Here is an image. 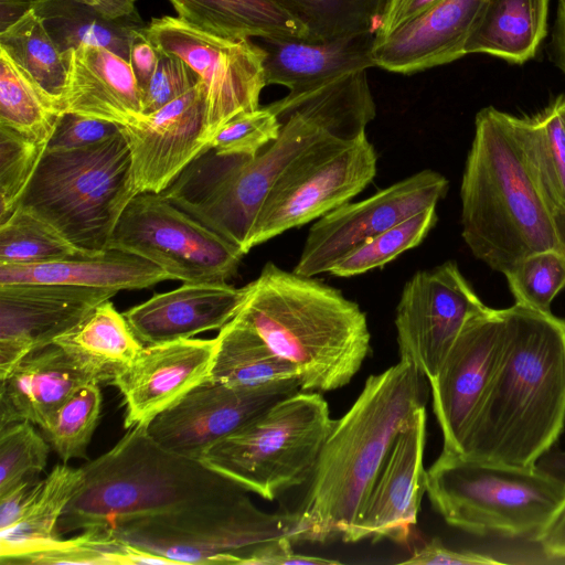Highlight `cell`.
<instances>
[{
    "label": "cell",
    "instance_id": "obj_54",
    "mask_svg": "<svg viewBox=\"0 0 565 565\" xmlns=\"http://www.w3.org/2000/svg\"><path fill=\"white\" fill-rule=\"evenodd\" d=\"M39 481L25 480L0 494V531L10 529L18 521L30 489Z\"/></svg>",
    "mask_w": 565,
    "mask_h": 565
},
{
    "label": "cell",
    "instance_id": "obj_46",
    "mask_svg": "<svg viewBox=\"0 0 565 565\" xmlns=\"http://www.w3.org/2000/svg\"><path fill=\"white\" fill-rule=\"evenodd\" d=\"M281 124L267 107L243 111L227 121L213 137L210 149L223 156L255 157L280 135Z\"/></svg>",
    "mask_w": 565,
    "mask_h": 565
},
{
    "label": "cell",
    "instance_id": "obj_43",
    "mask_svg": "<svg viewBox=\"0 0 565 565\" xmlns=\"http://www.w3.org/2000/svg\"><path fill=\"white\" fill-rule=\"evenodd\" d=\"M503 275L515 303L550 313L554 298L565 288V252L546 249L533 253Z\"/></svg>",
    "mask_w": 565,
    "mask_h": 565
},
{
    "label": "cell",
    "instance_id": "obj_22",
    "mask_svg": "<svg viewBox=\"0 0 565 565\" xmlns=\"http://www.w3.org/2000/svg\"><path fill=\"white\" fill-rule=\"evenodd\" d=\"M483 2L439 1L386 38L374 40L375 66L409 75L461 58Z\"/></svg>",
    "mask_w": 565,
    "mask_h": 565
},
{
    "label": "cell",
    "instance_id": "obj_27",
    "mask_svg": "<svg viewBox=\"0 0 565 565\" xmlns=\"http://www.w3.org/2000/svg\"><path fill=\"white\" fill-rule=\"evenodd\" d=\"M170 279L153 263L111 248L43 264H0V285L60 284L120 291L146 289Z\"/></svg>",
    "mask_w": 565,
    "mask_h": 565
},
{
    "label": "cell",
    "instance_id": "obj_4",
    "mask_svg": "<svg viewBox=\"0 0 565 565\" xmlns=\"http://www.w3.org/2000/svg\"><path fill=\"white\" fill-rule=\"evenodd\" d=\"M510 117L492 106L477 113L460 184L461 236L477 259L501 274L533 253L565 252Z\"/></svg>",
    "mask_w": 565,
    "mask_h": 565
},
{
    "label": "cell",
    "instance_id": "obj_53",
    "mask_svg": "<svg viewBox=\"0 0 565 565\" xmlns=\"http://www.w3.org/2000/svg\"><path fill=\"white\" fill-rule=\"evenodd\" d=\"M533 543L548 563H565V505Z\"/></svg>",
    "mask_w": 565,
    "mask_h": 565
},
{
    "label": "cell",
    "instance_id": "obj_11",
    "mask_svg": "<svg viewBox=\"0 0 565 565\" xmlns=\"http://www.w3.org/2000/svg\"><path fill=\"white\" fill-rule=\"evenodd\" d=\"M376 166L366 132L352 141L324 134L277 179L254 223L246 253L349 202L372 182Z\"/></svg>",
    "mask_w": 565,
    "mask_h": 565
},
{
    "label": "cell",
    "instance_id": "obj_51",
    "mask_svg": "<svg viewBox=\"0 0 565 565\" xmlns=\"http://www.w3.org/2000/svg\"><path fill=\"white\" fill-rule=\"evenodd\" d=\"M159 54V50L146 34L145 26L134 34L130 44L129 63L136 76L140 93L146 89L157 70Z\"/></svg>",
    "mask_w": 565,
    "mask_h": 565
},
{
    "label": "cell",
    "instance_id": "obj_13",
    "mask_svg": "<svg viewBox=\"0 0 565 565\" xmlns=\"http://www.w3.org/2000/svg\"><path fill=\"white\" fill-rule=\"evenodd\" d=\"M145 32L158 50L183 60L204 83L206 150L227 121L259 107L267 85L265 52L252 39L217 36L171 15L152 19Z\"/></svg>",
    "mask_w": 565,
    "mask_h": 565
},
{
    "label": "cell",
    "instance_id": "obj_25",
    "mask_svg": "<svg viewBox=\"0 0 565 565\" xmlns=\"http://www.w3.org/2000/svg\"><path fill=\"white\" fill-rule=\"evenodd\" d=\"M88 381L55 343L30 353L0 379V429L22 420L44 429L65 399Z\"/></svg>",
    "mask_w": 565,
    "mask_h": 565
},
{
    "label": "cell",
    "instance_id": "obj_29",
    "mask_svg": "<svg viewBox=\"0 0 565 565\" xmlns=\"http://www.w3.org/2000/svg\"><path fill=\"white\" fill-rule=\"evenodd\" d=\"M54 343L99 385H113L145 347L124 313L118 312L109 300L98 305L85 320Z\"/></svg>",
    "mask_w": 565,
    "mask_h": 565
},
{
    "label": "cell",
    "instance_id": "obj_47",
    "mask_svg": "<svg viewBox=\"0 0 565 565\" xmlns=\"http://www.w3.org/2000/svg\"><path fill=\"white\" fill-rule=\"evenodd\" d=\"M157 70L141 93L142 114L149 115L193 88L199 75L180 57L160 51Z\"/></svg>",
    "mask_w": 565,
    "mask_h": 565
},
{
    "label": "cell",
    "instance_id": "obj_26",
    "mask_svg": "<svg viewBox=\"0 0 565 565\" xmlns=\"http://www.w3.org/2000/svg\"><path fill=\"white\" fill-rule=\"evenodd\" d=\"M279 121L300 115L329 135L352 141L365 134L375 118L366 70L342 73L294 89L266 105Z\"/></svg>",
    "mask_w": 565,
    "mask_h": 565
},
{
    "label": "cell",
    "instance_id": "obj_33",
    "mask_svg": "<svg viewBox=\"0 0 565 565\" xmlns=\"http://www.w3.org/2000/svg\"><path fill=\"white\" fill-rule=\"evenodd\" d=\"M178 17L227 39H299L307 28L271 0H169Z\"/></svg>",
    "mask_w": 565,
    "mask_h": 565
},
{
    "label": "cell",
    "instance_id": "obj_55",
    "mask_svg": "<svg viewBox=\"0 0 565 565\" xmlns=\"http://www.w3.org/2000/svg\"><path fill=\"white\" fill-rule=\"evenodd\" d=\"M551 49L553 61L565 76V0H558Z\"/></svg>",
    "mask_w": 565,
    "mask_h": 565
},
{
    "label": "cell",
    "instance_id": "obj_24",
    "mask_svg": "<svg viewBox=\"0 0 565 565\" xmlns=\"http://www.w3.org/2000/svg\"><path fill=\"white\" fill-rule=\"evenodd\" d=\"M63 113L127 126L142 114L141 93L130 63L103 46L70 52Z\"/></svg>",
    "mask_w": 565,
    "mask_h": 565
},
{
    "label": "cell",
    "instance_id": "obj_15",
    "mask_svg": "<svg viewBox=\"0 0 565 565\" xmlns=\"http://www.w3.org/2000/svg\"><path fill=\"white\" fill-rule=\"evenodd\" d=\"M448 180L426 169L358 202H347L324 214L309 228L294 273L305 277L329 273L353 248L405 218L437 206Z\"/></svg>",
    "mask_w": 565,
    "mask_h": 565
},
{
    "label": "cell",
    "instance_id": "obj_31",
    "mask_svg": "<svg viewBox=\"0 0 565 565\" xmlns=\"http://www.w3.org/2000/svg\"><path fill=\"white\" fill-rule=\"evenodd\" d=\"M525 164L565 249V113L557 97L532 116L510 117Z\"/></svg>",
    "mask_w": 565,
    "mask_h": 565
},
{
    "label": "cell",
    "instance_id": "obj_17",
    "mask_svg": "<svg viewBox=\"0 0 565 565\" xmlns=\"http://www.w3.org/2000/svg\"><path fill=\"white\" fill-rule=\"evenodd\" d=\"M503 340L502 310L489 307L467 321L438 374L428 381L443 450L462 452L499 363Z\"/></svg>",
    "mask_w": 565,
    "mask_h": 565
},
{
    "label": "cell",
    "instance_id": "obj_35",
    "mask_svg": "<svg viewBox=\"0 0 565 565\" xmlns=\"http://www.w3.org/2000/svg\"><path fill=\"white\" fill-rule=\"evenodd\" d=\"M215 339L209 377L212 382L259 386L298 377V370L290 361L277 354L252 328L235 318L220 329Z\"/></svg>",
    "mask_w": 565,
    "mask_h": 565
},
{
    "label": "cell",
    "instance_id": "obj_10",
    "mask_svg": "<svg viewBox=\"0 0 565 565\" xmlns=\"http://www.w3.org/2000/svg\"><path fill=\"white\" fill-rule=\"evenodd\" d=\"M242 488L221 499L116 521V539L177 564H236L257 546L299 536V512L267 513Z\"/></svg>",
    "mask_w": 565,
    "mask_h": 565
},
{
    "label": "cell",
    "instance_id": "obj_20",
    "mask_svg": "<svg viewBox=\"0 0 565 565\" xmlns=\"http://www.w3.org/2000/svg\"><path fill=\"white\" fill-rule=\"evenodd\" d=\"M206 89L203 82L182 96L120 126L137 194L161 193L206 150Z\"/></svg>",
    "mask_w": 565,
    "mask_h": 565
},
{
    "label": "cell",
    "instance_id": "obj_19",
    "mask_svg": "<svg viewBox=\"0 0 565 565\" xmlns=\"http://www.w3.org/2000/svg\"><path fill=\"white\" fill-rule=\"evenodd\" d=\"M426 408H418L396 436L353 525L341 540L408 542L426 492Z\"/></svg>",
    "mask_w": 565,
    "mask_h": 565
},
{
    "label": "cell",
    "instance_id": "obj_58",
    "mask_svg": "<svg viewBox=\"0 0 565 565\" xmlns=\"http://www.w3.org/2000/svg\"><path fill=\"white\" fill-rule=\"evenodd\" d=\"M536 467L565 484V450H548L539 459Z\"/></svg>",
    "mask_w": 565,
    "mask_h": 565
},
{
    "label": "cell",
    "instance_id": "obj_28",
    "mask_svg": "<svg viewBox=\"0 0 565 565\" xmlns=\"http://www.w3.org/2000/svg\"><path fill=\"white\" fill-rule=\"evenodd\" d=\"M267 85L290 89L342 73L375 66L372 50L375 35L360 34L323 42L262 38Z\"/></svg>",
    "mask_w": 565,
    "mask_h": 565
},
{
    "label": "cell",
    "instance_id": "obj_34",
    "mask_svg": "<svg viewBox=\"0 0 565 565\" xmlns=\"http://www.w3.org/2000/svg\"><path fill=\"white\" fill-rule=\"evenodd\" d=\"M34 12L63 54L81 45H96L129 62L134 34L146 26L138 11L109 19L77 0H45Z\"/></svg>",
    "mask_w": 565,
    "mask_h": 565
},
{
    "label": "cell",
    "instance_id": "obj_59",
    "mask_svg": "<svg viewBox=\"0 0 565 565\" xmlns=\"http://www.w3.org/2000/svg\"><path fill=\"white\" fill-rule=\"evenodd\" d=\"M562 108L565 113V96H559Z\"/></svg>",
    "mask_w": 565,
    "mask_h": 565
},
{
    "label": "cell",
    "instance_id": "obj_56",
    "mask_svg": "<svg viewBox=\"0 0 565 565\" xmlns=\"http://www.w3.org/2000/svg\"><path fill=\"white\" fill-rule=\"evenodd\" d=\"M45 0H0V32Z\"/></svg>",
    "mask_w": 565,
    "mask_h": 565
},
{
    "label": "cell",
    "instance_id": "obj_39",
    "mask_svg": "<svg viewBox=\"0 0 565 565\" xmlns=\"http://www.w3.org/2000/svg\"><path fill=\"white\" fill-rule=\"evenodd\" d=\"M84 253L50 223L18 206L0 224V264L31 265L72 258Z\"/></svg>",
    "mask_w": 565,
    "mask_h": 565
},
{
    "label": "cell",
    "instance_id": "obj_37",
    "mask_svg": "<svg viewBox=\"0 0 565 565\" xmlns=\"http://www.w3.org/2000/svg\"><path fill=\"white\" fill-rule=\"evenodd\" d=\"M62 114L57 104L0 50V127L46 147Z\"/></svg>",
    "mask_w": 565,
    "mask_h": 565
},
{
    "label": "cell",
    "instance_id": "obj_23",
    "mask_svg": "<svg viewBox=\"0 0 565 565\" xmlns=\"http://www.w3.org/2000/svg\"><path fill=\"white\" fill-rule=\"evenodd\" d=\"M245 287L223 282L183 284L156 294L124 312L132 332L143 345L189 339L222 329L238 311Z\"/></svg>",
    "mask_w": 565,
    "mask_h": 565
},
{
    "label": "cell",
    "instance_id": "obj_2",
    "mask_svg": "<svg viewBox=\"0 0 565 565\" xmlns=\"http://www.w3.org/2000/svg\"><path fill=\"white\" fill-rule=\"evenodd\" d=\"M425 376L401 361L370 375L329 433L298 510V541L324 542L353 525L401 429L426 403Z\"/></svg>",
    "mask_w": 565,
    "mask_h": 565
},
{
    "label": "cell",
    "instance_id": "obj_7",
    "mask_svg": "<svg viewBox=\"0 0 565 565\" xmlns=\"http://www.w3.org/2000/svg\"><path fill=\"white\" fill-rule=\"evenodd\" d=\"M137 195L121 131L89 147L44 151L20 207L36 214L87 254L108 249L113 232Z\"/></svg>",
    "mask_w": 565,
    "mask_h": 565
},
{
    "label": "cell",
    "instance_id": "obj_12",
    "mask_svg": "<svg viewBox=\"0 0 565 565\" xmlns=\"http://www.w3.org/2000/svg\"><path fill=\"white\" fill-rule=\"evenodd\" d=\"M109 248L142 257L185 284L226 281L245 255L161 193L150 192L129 202Z\"/></svg>",
    "mask_w": 565,
    "mask_h": 565
},
{
    "label": "cell",
    "instance_id": "obj_3",
    "mask_svg": "<svg viewBox=\"0 0 565 565\" xmlns=\"http://www.w3.org/2000/svg\"><path fill=\"white\" fill-rule=\"evenodd\" d=\"M234 318L297 367L300 391L345 386L370 352L366 316L356 302L270 262L245 286Z\"/></svg>",
    "mask_w": 565,
    "mask_h": 565
},
{
    "label": "cell",
    "instance_id": "obj_49",
    "mask_svg": "<svg viewBox=\"0 0 565 565\" xmlns=\"http://www.w3.org/2000/svg\"><path fill=\"white\" fill-rule=\"evenodd\" d=\"M401 563L409 565H497L505 562L489 554L450 550L438 537H434Z\"/></svg>",
    "mask_w": 565,
    "mask_h": 565
},
{
    "label": "cell",
    "instance_id": "obj_40",
    "mask_svg": "<svg viewBox=\"0 0 565 565\" xmlns=\"http://www.w3.org/2000/svg\"><path fill=\"white\" fill-rule=\"evenodd\" d=\"M17 564H171L161 556L145 552L111 535L105 527L90 529L73 539H58L46 550L24 556Z\"/></svg>",
    "mask_w": 565,
    "mask_h": 565
},
{
    "label": "cell",
    "instance_id": "obj_44",
    "mask_svg": "<svg viewBox=\"0 0 565 565\" xmlns=\"http://www.w3.org/2000/svg\"><path fill=\"white\" fill-rule=\"evenodd\" d=\"M50 447L28 420L0 429V494L25 480L38 479L46 467Z\"/></svg>",
    "mask_w": 565,
    "mask_h": 565
},
{
    "label": "cell",
    "instance_id": "obj_38",
    "mask_svg": "<svg viewBox=\"0 0 565 565\" xmlns=\"http://www.w3.org/2000/svg\"><path fill=\"white\" fill-rule=\"evenodd\" d=\"M309 31L310 42L379 31L386 0H271Z\"/></svg>",
    "mask_w": 565,
    "mask_h": 565
},
{
    "label": "cell",
    "instance_id": "obj_52",
    "mask_svg": "<svg viewBox=\"0 0 565 565\" xmlns=\"http://www.w3.org/2000/svg\"><path fill=\"white\" fill-rule=\"evenodd\" d=\"M441 0H386L375 40L386 38L397 28L422 14Z\"/></svg>",
    "mask_w": 565,
    "mask_h": 565
},
{
    "label": "cell",
    "instance_id": "obj_8",
    "mask_svg": "<svg viewBox=\"0 0 565 565\" xmlns=\"http://www.w3.org/2000/svg\"><path fill=\"white\" fill-rule=\"evenodd\" d=\"M280 124L279 137L255 157L223 156L209 149L161 194L247 254L254 223L279 175L307 147L328 134L300 115Z\"/></svg>",
    "mask_w": 565,
    "mask_h": 565
},
{
    "label": "cell",
    "instance_id": "obj_42",
    "mask_svg": "<svg viewBox=\"0 0 565 565\" xmlns=\"http://www.w3.org/2000/svg\"><path fill=\"white\" fill-rule=\"evenodd\" d=\"M102 402L99 384L88 381L65 399L42 429L43 436L64 463L74 458H87V447L97 427Z\"/></svg>",
    "mask_w": 565,
    "mask_h": 565
},
{
    "label": "cell",
    "instance_id": "obj_6",
    "mask_svg": "<svg viewBox=\"0 0 565 565\" xmlns=\"http://www.w3.org/2000/svg\"><path fill=\"white\" fill-rule=\"evenodd\" d=\"M426 492L447 524L471 534L533 542L565 505V484L537 467L441 450Z\"/></svg>",
    "mask_w": 565,
    "mask_h": 565
},
{
    "label": "cell",
    "instance_id": "obj_1",
    "mask_svg": "<svg viewBox=\"0 0 565 565\" xmlns=\"http://www.w3.org/2000/svg\"><path fill=\"white\" fill-rule=\"evenodd\" d=\"M501 310V356L460 455L532 468L565 426V320Z\"/></svg>",
    "mask_w": 565,
    "mask_h": 565
},
{
    "label": "cell",
    "instance_id": "obj_45",
    "mask_svg": "<svg viewBox=\"0 0 565 565\" xmlns=\"http://www.w3.org/2000/svg\"><path fill=\"white\" fill-rule=\"evenodd\" d=\"M45 148L0 127V224L19 206Z\"/></svg>",
    "mask_w": 565,
    "mask_h": 565
},
{
    "label": "cell",
    "instance_id": "obj_32",
    "mask_svg": "<svg viewBox=\"0 0 565 565\" xmlns=\"http://www.w3.org/2000/svg\"><path fill=\"white\" fill-rule=\"evenodd\" d=\"M82 480L81 467L72 468L63 462L30 489L15 524L0 531L2 565H14L20 558L42 552L61 539L58 521Z\"/></svg>",
    "mask_w": 565,
    "mask_h": 565
},
{
    "label": "cell",
    "instance_id": "obj_5",
    "mask_svg": "<svg viewBox=\"0 0 565 565\" xmlns=\"http://www.w3.org/2000/svg\"><path fill=\"white\" fill-rule=\"evenodd\" d=\"M107 452L83 465V480L64 510L57 533L105 527L226 497L243 487L160 446L137 425Z\"/></svg>",
    "mask_w": 565,
    "mask_h": 565
},
{
    "label": "cell",
    "instance_id": "obj_30",
    "mask_svg": "<svg viewBox=\"0 0 565 565\" xmlns=\"http://www.w3.org/2000/svg\"><path fill=\"white\" fill-rule=\"evenodd\" d=\"M551 0H484L465 52L522 65L537 54L547 35Z\"/></svg>",
    "mask_w": 565,
    "mask_h": 565
},
{
    "label": "cell",
    "instance_id": "obj_18",
    "mask_svg": "<svg viewBox=\"0 0 565 565\" xmlns=\"http://www.w3.org/2000/svg\"><path fill=\"white\" fill-rule=\"evenodd\" d=\"M118 291L60 284L0 285V379L74 329Z\"/></svg>",
    "mask_w": 565,
    "mask_h": 565
},
{
    "label": "cell",
    "instance_id": "obj_57",
    "mask_svg": "<svg viewBox=\"0 0 565 565\" xmlns=\"http://www.w3.org/2000/svg\"><path fill=\"white\" fill-rule=\"evenodd\" d=\"M109 19H118L137 12L136 0H77Z\"/></svg>",
    "mask_w": 565,
    "mask_h": 565
},
{
    "label": "cell",
    "instance_id": "obj_9",
    "mask_svg": "<svg viewBox=\"0 0 565 565\" xmlns=\"http://www.w3.org/2000/svg\"><path fill=\"white\" fill-rule=\"evenodd\" d=\"M334 422L320 392L298 391L211 446L200 461L271 501L311 479Z\"/></svg>",
    "mask_w": 565,
    "mask_h": 565
},
{
    "label": "cell",
    "instance_id": "obj_41",
    "mask_svg": "<svg viewBox=\"0 0 565 565\" xmlns=\"http://www.w3.org/2000/svg\"><path fill=\"white\" fill-rule=\"evenodd\" d=\"M436 207H427L360 244L337 262L329 274L337 277L361 275L418 246L438 220Z\"/></svg>",
    "mask_w": 565,
    "mask_h": 565
},
{
    "label": "cell",
    "instance_id": "obj_21",
    "mask_svg": "<svg viewBox=\"0 0 565 565\" xmlns=\"http://www.w3.org/2000/svg\"><path fill=\"white\" fill-rule=\"evenodd\" d=\"M216 339L145 345L114 383L126 405L125 427L147 426L210 377Z\"/></svg>",
    "mask_w": 565,
    "mask_h": 565
},
{
    "label": "cell",
    "instance_id": "obj_14",
    "mask_svg": "<svg viewBox=\"0 0 565 565\" xmlns=\"http://www.w3.org/2000/svg\"><path fill=\"white\" fill-rule=\"evenodd\" d=\"M488 308L457 263L447 260L416 271L405 282L396 306L399 360L433 380L467 321Z\"/></svg>",
    "mask_w": 565,
    "mask_h": 565
},
{
    "label": "cell",
    "instance_id": "obj_16",
    "mask_svg": "<svg viewBox=\"0 0 565 565\" xmlns=\"http://www.w3.org/2000/svg\"><path fill=\"white\" fill-rule=\"evenodd\" d=\"M298 391V377L259 386H233L207 379L154 417L147 429L163 448L200 461L211 446Z\"/></svg>",
    "mask_w": 565,
    "mask_h": 565
},
{
    "label": "cell",
    "instance_id": "obj_50",
    "mask_svg": "<svg viewBox=\"0 0 565 565\" xmlns=\"http://www.w3.org/2000/svg\"><path fill=\"white\" fill-rule=\"evenodd\" d=\"M288 536L268 541L255 547L244 559L243 565H333L339 561L297 554Z\"/></svg>",
    "mask_w": 565,
    "mask_h": 565
},
{
    "label": "cell",
    "instance_id": "obj_36",
    "mask_svg": "<svg viewBox=\"0 0 565 565\" xmlns=\"http://www.w3.org/2000/svg\"><path fill=\"white\" fill-rule=\"evenodd\" d=\"M0 50L60 107L68 78V54H63L41 19L31 10L0 32Z\"/></svg>",
    "mask_w": 565,
    "mask_h": 565
},
{
    "label": "cell",
    "instance_id": "obj_48",
    "mask_svg": "<svg viewBox=\"0 0 565 565\" xmlns=\"http://www.w3.org/2000/svg\"><path fill=\"white\" fill-rule=\"evenodd\" d=\"M120 131V126L107 120L63 113L46 145V151H65L93 146Z\"/></svg>",
    "mask_w": 565,
    "mask_h": 565
}]
</instances>
